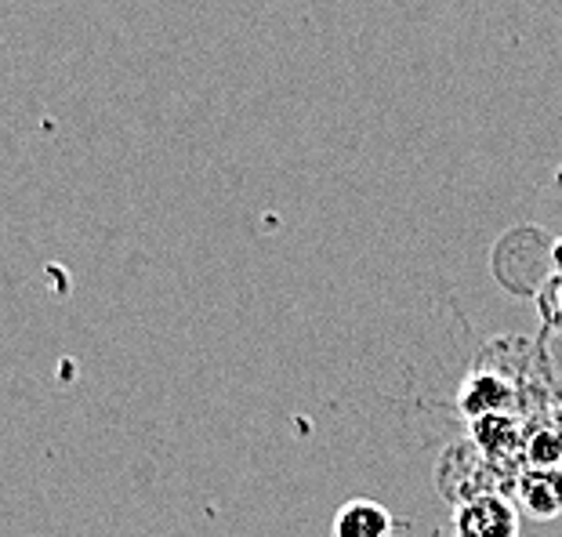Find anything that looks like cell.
Returning a JSON list of instances; mask_svg holds the SVG:
<instances>
[{
  "mask_svg": "<svg viewBox=\"0 0 562 537\" xmlns=\"http://www.w3.org/2000/svg\"><path fill=\"white\" fill-rule=\"evenodd\" d=\"M519 505L508 494H475L453 512V537H519Z\"/></svg>",
  "mask_w": 562,
  "mask_h": 537,
  "instance_id": "obj_1",
  "label": "cell"
},
{
  "mask_svg": "<svg viewBox=\"0 0 562 537\" xmlns=\"http://www.w3.org/2000/svg\"><path fill=\"white\" fill-rule=\"evenodd\" d=\"M512 494H516L519 508L533 519H559L562 516V465H548V469H522L512 483Z\"/></svg>",
  "mask_w": 562,
  "mask_h": 537,
  "instance_id": "obj_2",
  "label": "cell"
},
{
  "mask_svg": "<svg viewBox=\"0 0 562 537\" xmlns=\"http://www.w3.org/2000/svg\"><path fill=\"white\" fill-rule=\"evenodd\" d=\"M330 537H396V516L374 497H352L334 516Z\"/></svg>",
  "mask_w": 562,
  "mask_h": 537,
  "instance_id": "obj_3",
  "label": "cell"
},
{
  "mask_svg": "<svg viewBox=\"0 0 562 537\" xmlns=\"http://www.w3.org/2000/svg\"><path fill=\"white\" fill-rule=\"evenodd\" d=\"M512 400L508 381H501L497 374H472L464 381L461 392V407L469 417H486V414H501V407Z\"/></svg>",
  "mask_w": 562,
  "mask_h": 537,
  "instance_id": "obj_4",
  "label": "cell"
},
{
  "mask_svg": "<svg viewBox=\"0 0 562 537\" xmlns=\"http://www.w3.org/2000/svg\"><path fill=\"white\" fill-rule=\"evenodd\" d=\"M522 458H526V465H537V469L562 465V436H559V428H537V433L522 444Z\"/></svg>",
  "mask_w": 562,
  "mask_h": 537,
  "instance_id": "obj_5",
  "label": "cell"
},
{
  "mask_svg": "<svg viewBox=\"0 0 562 537\" xmlns=\"http://www.w3.org/2000/svg\"><path fill=\"white\" fill-rule=\"evenodd\" d=\"M537 313H541L544 327L552 334H562V277H548L537 291Z\"/></svg>",
  "mask_w": 562,
  "mask_h": 537,
  "instance_id": "obj_6",
  "label": "cell"
},
{
  "mask_svg": "<svg viewBox=\"0 0 562 537\" xmlns=\"http://www.w3.org/2000/svg\"><path fill=\"white\" fill-rule=\"evenodd\" d=\"M555 428H559V436H562V411H559V425Z\"/></svg>",
  "mask_w": 562,
  "mask_h": 537,
  "instance_id": "obj_7",
  "label": "cell"
}]
</instances>
